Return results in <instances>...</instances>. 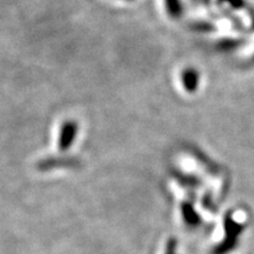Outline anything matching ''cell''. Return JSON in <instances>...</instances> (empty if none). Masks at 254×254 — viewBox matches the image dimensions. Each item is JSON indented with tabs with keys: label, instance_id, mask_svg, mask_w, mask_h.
<instances>
[{
	"label": "cell",
	"instance_id": "2",
	"mask_svg": "<svg viewBox=\"0 0 254 254\" xmlns=\"http://www.w3.org/2000/svg\"><path fill=\"white\" fill-rule=\"evenodd\" d=\"M79 159L75 157H50L40 160L37 164V168L41 172L52 171L59 167H74L78 166Z\"/></svg>",
	"mask_w": 254,
	"mask_h": 254
},
{
	"label": "cell",
	"instance_id": "1",
	"mask_svg": "<svg viewBox=\"0 0 254 254\" xmlns=\"http://www.w3.org/2000/svg\"><path fill=\"white\" fill-rule=\"evenodd\" d=\"M79 133V124L73 119H67L63 123L60 127L59 138H58V148L62 152L68 151L74 144Z\"/></svg>",
	"mask_w": 254,
	"mask_h": 254
},
{
	"label": "cell",
	"instance_id": "3",
	"mask_svg": "<svg viewBox=\"0 0 254 254\" xmlns=\"http://www.w3.org/2000/svg\"><path fill=\"white\" fill-rule=\"evenodd\" d=\"M196 80H198V75L194 71L190 69V71H186L185 74H184V84L187 90L193 91L196 87Z\"/></svg>",
	"mask_w": 254,
	"mask_h": 254
},
{
	"label": "cell",
	"instance_id": "4",
	"mask_svg": "<svg viewBox=\"0 0 254 254\" xmlns=\"http://www.w3.org/2000/svg\"><path fill=\"white\" fill-rule=\"evenodd\" d=\"M166 1V7L168 13L172 17H178L182 12V6H180L179 0H165Z\"/></svg>",
	"mask_w": 254,
	"mask_h": 254
},
{
	"label": "cell",
	"instance_id": "5",
	"mask_svg": "<svg viewBox=\"0 0 254 254\" xmlns=\"http://www.w3.org/2000/svg\"><path fill=\"white\" fill-rule=\"evenodd\" d=\"M126 1H132V0H126Z\"/></svg>",
	"mask_w": 254,
	"mask_h": 254
}]
</instances>
